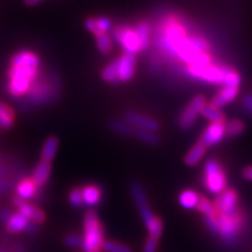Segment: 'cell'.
Here are the masks:
<instances>
[{
	"label": "cell",
	"instance_id": "cell-9",
	"mask_svg": "<svg viewBox=\"0 0 252 252\" xmlns=\"http://www.w3.org/2000/svg\"><path fill=\"white\" fill-rule=\"evenodd\" d=\"M219 220V234L225 243H232L238 237L243 226V215L239 210L231 216L216 215Z\"/></svg>",
	"mask_w": 252,
	"mask_h": 252
},
{
	"label": "cell",
	"instance_id": "cell-12",
	"mask_svg": "<svg viewBox=\"0 0 252 252\" xmlns=\"http://www.w3.org/2000/svg\"><path fill=\"white\" fill-rule=\"evenodd\" d=\"M225 137V123H212L204 128L200 143L206 147L215 146Z\"/></svg>",
	"mask_w": 252,
	"mask_h": 252
},
{
	"label": "cell",
	"instance_id": "cell-16",
	"mask_svg": "<svg viewBox=\"0 0 252 252\" xmlns=\"http://www.w3.org/2000/svg\"><path fill=\"white\" fill-rule=\"evenodd\" d=\"M238 93H239V88L223 87L222 89L217 93L216 96L213 97L212 102H210V105L216 109L223 108V106L228 105L230 102H232V100L238 96Z\"/></svg>",
	"mask_w": 252,
	"mask_h": 252
},
{
	"label": "cell",
	"instance_id": "cell-6",
	"mask_svg": "<svg viewBox=\"0 0 252 252\" xmlns=\"http://www.w3.org/2000/svg\"><path fill=\"white\" fill-rule=\"evenodd\" d=\"M203 185L210 194L220 195L226 188V175L216 159H209L204 165Z\"/></svg>",
	"mask_w": 252,
	"mask_h": 252
},
{
	"label": "cell",
	"instance_id": "cell-13",
	"mask_svg": "<svg viewBox=\"0 0 252 252\" xmlns=\"http://www.w3.org/2000/svg\"><path fill=\"white\" fill-rule=\"evenodd\" d=\"M125 121L135 128H141V130H147L152 132H157L160 130L159 122L135 111L126 112Z\"/></svg>",
	"mask_w": 252,
	"mask_h": 252
},
{
	"label": "cell",
	"instance_id": "cell-34",
	"mask_svg": "<svg viewBox=\"0 0 252 252\" xmlns=\"http://www.w3.org/2000/svg\"><path fill=\"white\" fill-rule=\"evenodd\" d=\"M204 223L207 228L213 232V234H219V220H217L216 215L213 216H204Z\"/></svg>",
	"mask_w": 252,
	"mask_h": 252
},
{
	"label": "cell",
	"instance_id": "cell-38",
	"mask_svg": "<svg viewBox=\"0 0 252 252\" xmlns=\"http://www.w3.org/2000/svg\"><path fill=\"white\" fill-rule=\"evenodd\" d=\"M242 174H243V178L245 179V180L252 181V166L247 167V168L244 169Z\"/></svg>",
	"mask_w": 252,
	"mask_h": 252
},
{
	"label": "cell",
	"instance_id": "cell-28",
	"mask_svg": "<svg viewBox=\"0 0 252 252\" xmlns=\"http://www.w3.org/2000/svg\"><path fill=\"white\" fill-rule=\"evenodd\" d=\"M245 125L239 119H232L225 124V135L229 138H235L244 132Z\"/></svg>",
	"mask_w": 252,
	"mask_h": 252
},
{
	"label": "cell",
	"instance_id": "cell-30",
	"mask_svg": "<svg viewBox=\"0 0 252 252\" xmlns=\"http://www.w3.org/2000/svg\"><path fill=\"white\" fill-rule=\"evenodd\" d=\"M96 43L98 47V50L104 55H109L112 52L113 43L112 39L108 34H99L96 36Z\"/></svg>",
	"mask_w": 252,
	"mask_h": 252
},
{
	"label": "cell",
	"instance_id": "cell-21",
	"mask_svg": "<svg viewBox=\"0 0 252 252\" xmlns=\"http://www.w3.org/2000/svg\"><path fill=\"white\" fill-rule=\"evenodd\" d=\"M7 230L9 232H19L23 231V230H27L28 225L31 224L30 220L24 215H21L20 213L14 214V215H11L7 222Z\"/></svg>",
	"mask_w": 252,
	"mask_h": 252
},
{
	"label": "cell",
	"instance_id": "cell-11",
	"mask_svg": "<svg viewBox=\"0 0 252 252\" xmlns=\"http://www.w3.org/2000/svg\"><path fill=\"white\" fill-rule=\"evenodd\" d=\"M238 195L235 190L231 189H225L223 193L220 194L215 201V212L217 215L231 216L238 212Z\"/></svg>",
	"mask_w": 252,
	"mask_h": 252
},
{
	"label": "cell",
	"instance_id": "cell-3",
	"mask_svg": "<svg viewBox=\"0 0 252 252\" xmlns=\"http://www.w3.org/2000/svg\"><path fill=\"white\" fill-rule=\"evenodd\" d=\"M135 64H137L135 55L124 52V54L103 69L100 76L108 83L117 86L122 82H128L133 78Z\"/></svg>",
	"mask_w": 252,
	"mask_h": 252
},
{
	"label": "cell",
	"instance_id": "cell-29",
	"mask_svg": "<svg viewBox=\"0 0 252 252\" xmlns=\"http://www.w3.org/2000/svg\"><path fill=\"white\" fill-rule=\"evenodd\" d=\"M179 201H180L181 206L186 209H193V208H196L198 195L193 190H185L180 194Z\"/></svg>",
	"mask_w": 252,
	"mask_h": 252
},
{
	"label": "cell",
	"instance_id": "cell-32",
	"mask_svg": "<svg viewBox=\"0 0 252 252\" xmlns=\"http://www.w3.org/2000/svg\"><path fill=\"white\" fill-rule=\"evenodd\" d=\"M102 248L105 252H132L131 249L126 247V245L119 244L117 242H112V241L103 242Z\"/></svg>",
	"mask_w": 252,
	"mask_h": 252
},
{
	"label": "cell",
	"instance_id": "cell-23",
	"mask_svg": "<svg viewBox=\"0 0 252 252\" xmlns=\"http://www.w3.org/2000/svg\"><path fill=\"white\" fill-rule=\"evenodd\" d=\"M206 151L207 147L198 141L197 144H195L194 146L189 150L187 156L185 157V163L187 166H195L196 163L200 162L201 159H202L204 154H206Z\"/></svg>",
	"mask_w": 252,
	"mask_h": 252
},
{
	"label": "cell",
	"instance_id": "cell-5",
	"mask_svg": "<svg viewBox=\"0 0 252 252\" xmlns=\"http://www.w3.org/2000/svg\"><path fill=\"white\" fill-rule=\"evenodd\" d=\"M104 237V229L99 223L96 213L89 212L84 217V236L82 249L86 252L98 250L102 248Z\"/></svg>",
	"mask_w": 252,
	"mask_h": 252
},
{
	"label": "cell",
	"instance_id": "cell-20",
	"mask_svg": "<svg viewBox=\"0 0 252 252\" xmlns=\"http://www.w3.org/2000/svg\"><path fill=\"white\" fill-rule=\"evenodd\" d=\"M14 122V110L5 102H0V127L4 128V130H8L13 126Z\"/></svg>",
	"mask_w": 252,
	"mask_h": 252
},
{
	"label": "cell",
	"instance_id": "cell-26",
	"mask_svg": "<svg viewBox=\"0 0 252 252\" xmlns=\"http://www.w3.org/2000/svg\"><path fill=\"white\" fill-rule=\"evenodd\" d=\"M201 115L203 116L204 118H207L208 121L212 123H224L225 122V116L224 113L220 111V109L214 108L209 104V105H204L202 110H201Z\"/></svg>",
	"mask_w": 252,
	"mask_h": 252
},
{
	"label": "cell",
	"instance_id": "cell-19",
	"mask_svg": "<svg viewBox=\"0 0 252 252\" xmlns=\"http://www.w3.org/2000/svg\"><path fill=\"white\" fill-rule=\"evenodd\" d=\"M37 186L34 184V181L32 179H25V180L19 182L17 187V194L19 198H21L23 201L30 200L35 195Z\"/></svg>",
	"mask_w": 252,
	"mask_h": 252
},
{
	"label": "cell",
	"instance_id": "cell-39",
	"mask_svg": "<svg viewBox=\"0 0 252 252\" xmlns=\"http://www.w3.org/2000/svg\"><path fill=\"white\" fill-rule=\"evenodd\" d=\"M41 1H43V0H25V4L27 6H35L37 4H40Z\"/></svg>",
	"mask_w": 252,
	"mask_h": 252
},
{
	"label": "cell",
	"instance_id": "cell-1",
	"mask_svg": "<svg viewBox=\"0 0 252 252\" xmlns=\"http://www.w3.org/2000/svg\"><path fill=\"white\" fill-rule=\"evenodd\" d=\"M156 43L162 53L179 59L186 65H208L213 62L206 37L189 33L187 23L176 14L167 15L160 23Z\"/></svg>",
	"mask_w": 252,
	"mask_h": 252
},
{
	"label": "cell",
	"instance_id": "cell-31",
	"mask_svg": "<svg viewBox=\"0 0 252 252\" xmlns=\"http://www.w3.org/2000/svg\"><path fill=\"white\" fill-rule=\"evenodd\" d=\"M196 208H197L198 212L202 213L204 216L216 215L215 207H214V204L210 202V201L208 200V198L204 197V196H198V201H197Z\"/></svg>",
	"mask_w": 252,
	"mask_h": 252
},
{
	"label": "cell",
	"instance_id": "cell-27",
	"mask_svg": "<svg viewBox=\"0 0 252 252\" xmlns=\"http://www.w3.org/2000/svg\"><path fill=\"white\" fill-rule=\"evenodd\" d=\"M110 127L111 130L119 135H132L134 127L128 124L126 121H121V119H113L110 122Z\"/></svg>",
	"mask_w": 252,
	"mask_h": 252
},
{
	"label": "cell",
	"instance_id": "cell-37",
	"mask_svg": "<svg viewBox=\"0 0 252 252\" xmlns=\"http://www.w3.org/2000/svg\"><path fill=\"white\" fill-rule=\"evenodd\" d=\"M158 248V239L149 237L144 245V252H156Z\"/></svg>",
	"mask_w": 252,
	"mask_h": 252
},
{
	"label": "cell",
	"instance_id": "cell-35",
	"mask_svg": "<svg viewBox=\"0 0 252 252\" xmlns=\"http://www.w3.org/2000/svg\"><path fill=\"white\" fill-rule=\"evenodd\" d=\"M65 244L70 248H82V244H83V238L80 237L77 235H68L67 237L64 238Z\"/></svg>",
	"mask_w": 252,
	"mask_h": 252
},
{
	"label": "cell",
	"instance_id": "cell-8",
	"mask_svg": "<svg viewBox=\"0 0 252 252\" xmlns=\"http://www.w3.org/2000/svg\"><path fill=\"white\" fill-rule=\"evenodd\" d=\"M112 36L117 41L118 45L124 48V52L137 54L141 52V45L139 36L134 26L130 25H122L112 30Z\"/></svg>",
	"mask_w": 252,
	"mask_h": 252
},
{
	"label": "cell",
	"instance_id": "cell-40",
	"mask_svg": "<svg viewBox=\"0 0 252 252\" xmlns=\"http://www.w3.org/2000/svg\"><path fill=\"white\" fill-rule=\"evenodd\" d=\"M9 217H11V215H9V214H8L7 212H2V213H1V219L4 220L5 222H7Z\"/></svg>",
	"mask_w": 252,
	"mask_h": 252
},
{
	"label": "cell",
	"instance_id": "cell-15",
	"mask_svg": "<svg viewBox=\"0 0 252 252\" xmlns=\"http://www.w3.org/2000/svg\"><path fill=\"white\" fill-rule=\"evenodd\" d=\"M84 26L94 36L99 35V34H108V32L112 30L111 20L106 17L88 18L84 21Z\"/></svg>",
	"mask_w": 252,
	"mask_h": 252
},
{
	"label": "cell",
	"instance_id": "cell-7",
	"mask_svg": "<svg viewBox=\"0 0 252 252\" xmlns=\"http://www.w3.org/2000/svg\"><path fill=\"white\" fill-rule=\"evenodd\" d=\"M226 65H187L185 72L189 77L208 82V83L214 84H223L224 83V70Z\"/></svg>",
	"mask_w": 252,
	"mask_h": 252
},
{
	"label": "cell",
	"instance_id": "cell-14",
	"mask_svg": "<svg viewBox=\"0 0 252 252\" xmlns=\"http://www.w3.org/2000/svg\"><path fill=\"white\" fill-rule=\"evenodd\" d=\"M14 203L15 206L19 208V213H20L21 215H24L25 217H27L28 220H33L35 224H39V223H42L43 220H45V214H43L42 210H40L39 208H35L34 206H32V204L25 202V201H23L19 197L14 198Z\"/></svg>",
	"mask_w": 252,
	"mask_h": 252
},
{
	"label": "cell",
	"instance_id": "cell-33",
	"mask_svg": "<svg viewBox=\"0 0 252 252\" xmlns=\"http://www.w3.org/2000/svg\"><path fill=\"white\" fill-rule=\"evenodd\" d=\"M69 202L71 203V206L80 208L84 204L83 201V195H82V189L75 188L72 189L69 194Z\"/></svg>",
	"mask_w": 252,
	"mask_h": 252
},
{
	"label": "cell",
	"instance_id": "cell-4",
	"mask_svg": "<svg viewBox=\"0 0 252 252\" xmlns=\"http://www.w3.org/2000/svg\"><path fill=\"white\" fill-rule=\"evenodd\" d=\"M131 193L135 204H137L138 210H139L141 219H143L147 230H149L150 237L159 239L162 232V222L161 220L154 216L152 210L150 209L146 194H145L141 185L138 182H133L131 185Z\"/></svg>",
	"mask_w": 252,
	"mask_h": 252
},
{
	"label": "cell",
	"instance_id": "cell-41",
	"mask_svg": "<svg viewBox=\"0 0 252 252\" xmlns=\"http://www.w3.org/2000/svg\"><path fill=\"white\" fill-rule=\"evenodd\" d=\"M91 252H99L98 250H94V251H91Z\"/></svg>",
	"mask_w": 252,
	"mask_h": 252
},
{
	"label": "cell",
	"instance_id": "cell-36",
	"mask_svg": "<svg viewBox=\"0 0 252 252\" xmlns=\"http://www.w3.org/2000/svg\"><path fill=\"white\" fill-rule=\"evenodd\" d=\"M242 108L249 115H252V94H245L242 100Z\"/></svg>",
	"mask_w": 252,
	"mask_h": 252
},
{
	"label": "cell",
	"instance_id": "cell-24",
	"mask_svg": "<svg viewBox=\"0 0 252 252\" xmlns=\"http://www.w3.org/2000/svg\"><path fill=\"white\" fill-rule=\"evenodd\" d=\"M135 31H137L138 36H139L140 45H141V52L146 50L150 47L151 43V27L147 21H140L135 25Z\"/></svg>",
	"mask_w": 252,
	"mask_h": 252
},
{
	"label": "cell",
	"instance_id": "cell-2",
	"mask_svg": "<svg viewBox=\"0 0 252 252\" xmlns=\"http://www.w3.org/2000/svg\"><path fill=\"white\" fill-rule=\"evenodd\" d=\"M41 60L32 50H20L12 56L7 72V91L12 97L19 98L30 93L39 78Z\"/></svg>",
	"mask_w": 252,
	"mask_h": 252
},
{
	"label": "cell",
	"instance_id": "cell-10",
	"mask_svg": "<svg viewBox=\"0 0 252 252\" xmlns=\"http://www.w3.org/2000/svg\"><path fill=\"white\" fill-rule=\"evenodd\" d=\"M206 97L202 96V94L195 96L194 98L188 103V105L182 110L180 116H179L178 123L180 128H182V130H189V128L194 125L198 113L201 112V110H202L203 106L206 105Z\"/></svg>",
	"mask_w": 252,
	"mask_h": 252
},
{
	"label": "cell",
	"instance_id": "cell-25",
	"mask_svg": "<svg viewBox=\"0 0 252 252\" xmlns=\"http://www.w3.org/2000/svg\"><path fill=\"white\" fill-rule=\"evenodd\" d=\"M132 135H134L137 139H139L143 143L151 145V146H159L161 140H160V137L158 135L156 132L152 131H147V130H141V128H135L133 130V133Z\"/></svg>",
	"mask_w": 252,
	"mask_h": 252
},
{
	"label": "cell",
	"instance_id": "cell-22",
	"mask_svg": "<svg viewBox=\"0 0 252 252\" xmlns=\"http://www.w3.org/2000/svg\"><path fill=\"white\" fill-rule=\"evenodd\" d=\"M59 149V139L56 137H49L47 138L45 144L42 146V151H41V159L43 161L50 162L54 159L56 152Z\"/></svg>",
	"mask_w": 252,
	"mask_h": 252
},
{
	"label": "cell",
	"instance_id": "cell-18",
	"mask_svg": "<svg viewBox=\"0 0 252 252\" xmlns=\"http://www.w3.org/2000/svg\"><path fill=\"white\" fill-rule=\"evenodd\" d=\"M82 195H83L84 204L94 207L98 204L102 198V189L96 185H88L82 189Z\"/></svg>",
	"mask_w": 252,
	"mask_h": 252
},
{
	"label": "cell",
	"instance_id": "cell-17",
	"mask_svg": "<svg viewBox=\"0 0 252 252\" xmlns=\"http://www.w3.org/2000/svg\"><path fill=\"white\" fill-rule=\"evenodd\" d=\"M50 172H52V166H50V162H47V161H43V160H41V161L36 165L35 169H34L33 178H32V180L34 181V184H35L37 187L46 185V182L48 181V179H49Z\"/></svg>",
	"mask_w": 252,
	"mask_h": 252
}]
</instances>
